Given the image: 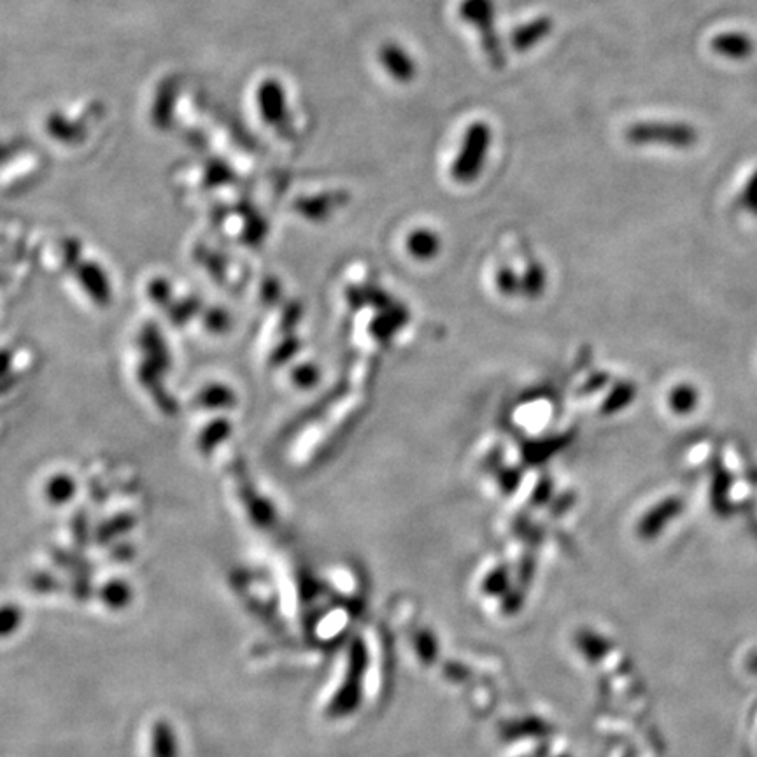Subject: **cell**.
<instances>
[{"label":"cell","instance_id":"cell-1","mask_svg":"<svg viewBox=\"0 0 757 757\" xmlns=\"http://www.w3.org/2000/svg\"><path fill=\"white\" fill-rule=\"evenodd\" d=\"M459 18L474 27L480 35V48L489 65L497 71L506 65L504 43L497 30V2L495 0H461L458 5Z\"/></svg>","mask_w":757,"mask_h":757},{"label":"cell","instance_id":"cell-2","mask_svg":"<svg viewBox=\"0 0 757 757\" xmlns=\"http://www.w3.org/2000/svg\"><path fill=\"white\" fill-rule=\"evenodd\" d=\"M493 146V128L487 121H474L468 125L459 149L456 153V158L452 162L450 174L452 177L461 183H472L482 174L489 149Z\"/></svg>","mask_w":757,"mask_h":757},{"label":"cell","instance_id":"cell-3","mask_svg":"<svg viewBox=\"0 0 757 757\" xmlns=\"http://www.w3.org/2000/svg\"><path fill=\"white\" fill-rule=\"evenodd\" d=\"M624 139L631 146L689 149L696 146L698 132L693 125L680 121H637L624 130Z\"/></svg>","mask_w":757,"mask_h":757},{"label":"cell","instance_id":"cell-4","mask_svg":"<svg viewBox=\"0 0 757 757\" xmlns=\"http://www.w3.org/2000/svg\"><path fill=\"white\" fill-rule=\"evenodd\" d=\"M377 58L384 72L396 83L409 84L418 78V63L414 56L394 41L384 43L377 52Z\"/></svg>","mask_w":757,"mask_h":757},{"label":"cell","instance_id":"cell-5","mask_svg":"<svg viewBox=\"0 0 757 757\" xmlns=\"http://www.w3.org/2000/svg\"><path fill=\"white\" fill-rule=\"evenodd\" d=\"M554 30V20L549 14L536 16L530 22L510 32V48L519 53H526L545 41Z\"/></svg>","mask_w":757,"mask_h":757},{"label":"cell","instance_id":"cell-6","mask_svg":"<svg viewBox=\"0 0 757 757\" xmlns=\"http://www.w3.org/2000/svg\"><path fill=\"white\" fill-rule=\"evenodd\" d=\"M149 757H181L175 726L167 719H156L149 728Z\"/></svg>","mask_w":757,"mask_h":757},{"label":"cell","instance_id":"cell-7","mask_svg":"<svg viewBox=\"0 0 757 757\" xmlns=\"http://www.w3.org/2000/svg\"><path fill=\"white\" fill-rule=\"evenodd\" d=\"M712 50L728 60H745L754 53V41L743 32H723L712 39Z\"/></svg>","mask_w":757,"mask_h":757},{"label":"cell","instance_id":"cell-8","mask_svg":"<svg viewBox=\"0 0 757 757\" xmlns=\"http://www.w3.org/2000/svg\"><path fill=\"white\" fill-rule=\"evenodd\" d=\"M99 594H100L102 603L112 612H121L128 609L134 601V589L121 579H112L109 582H106L100 588Z\"/></svg>","mask_w":757,"mask_h":757},{"label":"cell","instance_id":"cell-9","mask_svg":"<svg viewBox=\"0 0 757 757\" xmlns=\"http://www.w3.org/2000/svg\"><path fill=\"white\" fill-rule=\"evenodd\" d=\"M265 112H267V118L279 128L280 132H288L291 128L286 102H284V91L278 83H270L265 90Z\"/></svg>","mask_w":757,"mask_h":757},{"label":"cell","instance_id":"cell-10","mask_svg":"<svg viewBox=\"0 0 757 757\" xmlns=\"http://www.w3.org/2000/svg\"><path fill=\"white\" fill-rule=\"evenodd\" d=\"M25 614L18 603H0V640H7L14 637L20 628L24 626Z\"/></svg>","mask_w":757,"mask_h":757},{"label":"cell","instance_id":"cell-11","mask_svg":"<svg viewBox=\"0 0 757 757\" xmlns=\"http://www.w3.org/2000/svg\"><path fill=\"white\" fill-rule=\"evenodd\" d=\"M698 403V393L693 386H680L675 392H672V409L680 414H689Z\"/></svg>","mask_w":757,"mask_h":757},{"label":"cell","instance_id":"cell-12","mask_svg":"<svg viewBox=\"0 0 757 757\" xmlns=\"http://www.w3.org/2000/svg\"><path fill=\"white\" fill-rule=\"evenodd\" d=\"M743 202L749 209L757 213V170L754 172V175L749 179V183L743 190Z\"/></svg>","mask_w":757,"mask_h":757}]
</instances>
